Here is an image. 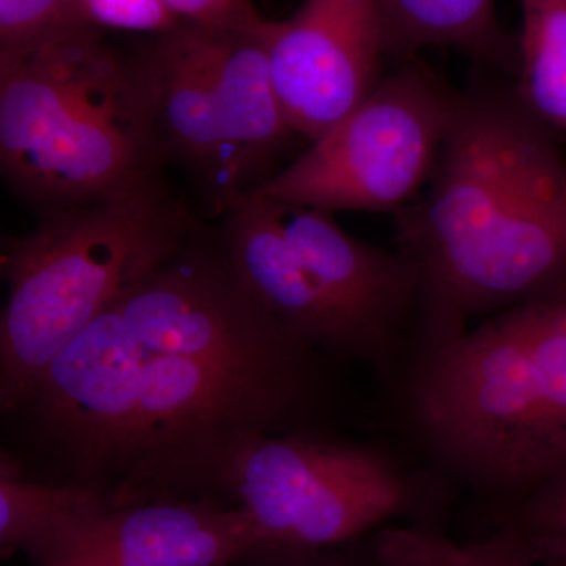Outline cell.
<instances>
[{
	"label": "cell",
	"mask_w": 566,
	"mask_h": 566,
	"mask_svg": "<svg viewBox=\"0 0 566 566\" xmlns=\"http://www.w3.org/2000/svg\"><path fill=\"white\" fill-rule=\"evenodd\" d=\"M211 499L243 510L273 549H327L390 521L446 528L460 490L408 449L337 431L197 436L151 458L117 491L120 505Z\"/></svg>",
	"instance_id": "cell-4"
},
{
	"label": "cell",
	"mask_w": 566,
	"mask_h": 566,
	"mask_svg": "<svg viewBox=\"0 0 566 566\" xmlns=\"http://www.w3.org/2000/svg\"><path fill=\"white\" fill-rule=\"evenodd\" d=\"M0 169L39 211L163 181L134 55L87 24L0 51Z\"/></svg>",
	"instance_id": "cell-5"
},
{
	"label": "cell",
	"mask_w": 566,
	"mask_h": 566,
	"mask_svg": "<svg viewBox=\"0 0 566 566\" xmlns=\"http://www.w3.org/2000/svg\"><path fill=\"white\" fill-rule=\"evenodd\" d=\"M268 55L286 122L311 144L386 76L375 0H304L292 18L271 22Z\"/></svg>",
	"instance_id": "cell-11"
},
{
	"label": "cell",
	"mask_w": 566,
	"mask_h": 566,
	"mask_svg": "<svg viewBox=\"0 0 566 566\" xmlns=\"http://www.w3.org/2000/svg\"><path fill=\"white\" fill-rule=\"evenodd\" d=\"M268 202L296 260L305 314L333 335L345 363L364 364L386 387L415 340V268L400 252L346 233L333 212Z\"/></svg>",
	"instance_id": "cell-9"
},
{
	"label": "cell",
	"mask_w": 566,
	"mask_h": 566,
	"mask_svg": "<svg viewBox=\"0 0 566 566\" xmlns=\"http://www.w3.org/2000/svg\"><path fill=\"white\" fill-rule=\"evenodd\" d=\"M458 98L460 91L417 59L400 63L253 196L333 214H395L433 177Z\"/></svg>",
	"instance_id": "cell-8"
},
{
	"label": "cell",
	"mask_w": 566,
	"mask_h": 566,
	"mask_svg": "<svg viewBox=\"0 0 566 566\" xmlns=\"http://www.w3.org/2000/svg\"><path fill=\"white\" fill-rule=\"evenodd\" d=\"M382 389L405 447L499 515L566 463V290L412 348Z\"/></svg>",
	"instance_id": "cell-3"
},
{
	"label": "cell",
	"mask_w": 566,
	"mask_h": 566,
	"mask_svg": "<svg viewBox=\"0 0 566 566\" xmlns=\"http://www.w3.org/2000/svg\"><path fill=\"white\" fill-rule=\"evenodd\" d=\"M180 21L208 28L263 33L270 28L252 0H161Z\"/></svg>",
	"instance_id": "cell-20"
},
{
	"label": "cell",
	"mask_w": 566,
	"mask_h": 566,
	"mask_svg": "<svg viewBox=\"0 0 566 566\" xmlns=\"http://www.w3.org/2000/svg\"><path fill=\"white\" fill-rule=\"evenodd\" d=\"M82 24L74 0H0V51L20 50Z\"/></svg>",
	"instance_id": "cell-18"
},
{
	"label": "cell",
	"mask_w": 566,
	"mask_h": 566,
	"mask_svg": "<svg viewBox=\"0 0 566 566\" xmlns=\"http://www.w3.org/2000/svg\"><path fill=\"white\" fill-rule=\"evenodd\" d=\"M2 241L9 297L0 316V408L25 400L52 360L102 312L189 243L202 227L166 181L39 211Z\"/></svg>",
	"instance_id": "cell-6"
},
{
	"label": "cell",
	"mask_w": 566,
	"mask_h": 566,
	"mask_svg": "<svg viewBox=\"0 0 566 566\" xmlns=\"http://www.w3.org/2000/svg\"><path fill=\"white\" fill-rule=\"evenodd\" d=\"M539 566H566V558L549 557L545 558Z\"/></svg>",
	"instance_id": "cell-22"
},
{
	"label": "cell",
	"mask_w": 566,
	"mask_h": 566,
	"mask_svg": "<svg viewBox=\"0 0 566 566\" xmlns=\"http://www.w3.org/2000/svg\"><path fill=\"white\" fill-rule=\"evenodd\" d=\"M107 509L109 499L91 488L0 476V554L22 553L36 566L71 523Z\"/></svg>",
	"instance_id": "cell-14"
},
{
	"label": "cell",
	"mask_w": 566,
	"mask_h": 566,
	"mask_svg": "<svg viewBox=\"0 0 566 566\" xmlns=\"http://www.w3.org/2000/svg\"><path fill=\"white\" fill-rule=\"evenodd\" d=\"M562 137L521 102L513 77L479 69L460 92L423 199L394 214L395 251L419 279L411 349L566 290Z\"/></svg>",
	"instance_id": "cell-1"
},
{
	"label": "cell",
	"mask_w": 566,
	"mask_h": 566,
	"mask_svg": "<svg viewBox=\"0 0 566 566\" xmlns=\"http://www.w3.org/2000/svg\"><path fill=\"white\" fill-rule=\"evenodd\" d=\"M240 566H385L374 535L327 549H270Z\"/></svg>",
	"instance_id": "cell-21"
},
{
	"label": "cell",
	"mask_w": 566,
	"mask_h": 566,
	"mask_svg": "<svg viewBox=\"0 0 566 566\" xmlns=\"http://www.w3.org/2000/svg\"><path fill=\"white\" fill-rule=\"evenodd\" d=\"M114 304L145 348L340 401L333 360L260 303L218 233L200 230Z\"/></svg>",
	"instance_id": "cell-7"
},
{
	"label": "cell",
	"mask_w": 566,
	"mask_h": 566,
	"mask_svg": "<svg viewBox=\"0 0 566 566\" xmlns=\"http://www.w3.org/2000/svg\"><path fill=\"white\" fill-rule=\"evenodd\" d=\"M134 59L163 166L181 170L210 214L245 202L212 65L211 28L181 21Z\"/></svg>",
	"instance_id": "cell-10"
},
{
	"label": "cell",
	"mask_w": 566,
	"mask_h": 566,
	"mask_svg": "<svg viewBox=\"0 0 566 566\" xmlns=\"http://www.w3.org/2000/svg\"><path fill=\"white\" fill-rule=\"evenodd\" d=\"M270 549L243 510L159 499L80 517L36 566H240Z\"/></svg>",
	"instance_id": "cell-12"
},
{
	"label": "cell",
	"mask_w": 566,
	"mask_h": 566,
	"mask_svg": "<svg viewBox=\"0 0 566 566\" xmlns=\"http://www.w3.org/2000/svg\"><path fill=\"white\" fill-rule=\"evenodd\" d=\"M340 408L331 398L145 348L112 304L7 412L21 439L7 450L31 479L91 488L111 501L142 464L197 436L337 431Z\"/></svg>",
	"instance_id": "cell-2"
},
{
	"label": "cell",
	"mask_w": 566,
	"mask_h": 566,
	"mask_svg": "<svg viewBox=\"0 0 566 566\" xmlns=\"http://www.w3.org/2000/svg\"><path fill=\"white\" fill-rule=\"evenodd\" d=\"M515 88L543 123L566 136V0H521Z\"/></svg>",
	"instance_id": "cell-15"
},
{
	"label": "cell",
	"mask_w": 566,
	"mask_h": 566,
	"mask_svg": "<svg viewBox=\"0 0 566 566\" xmlns=\"http://www.w3.org/2000/svg\"><path fill=\"white\" fill-rule=\"evenodd\" d=\"M501 523L520 528L535 547L539 560L566 558V463L526 497L491 517V526Z\"/></svg>",
	"instance_id": "cell-17"
},
{
	"label": "cell",
	"mask_w": 566,
	"mask_h": 566,
	"mask_svg": "<svg viewBox=\"0 0 566 566\" xmlns=\"http://www.w3.org/2000/svg\"><path fill=\"white\" fill-rule=\"evenodd\" d=\"M387 59L415 61L428 48H455L476 63L515 80L517 36L495 14L494 0H375Z\"/></svg>",
	"instance_id": "cell-13"
},
{
	"label": "cell",
	"mask_w": 566,
	"mask_h": 566,
	"mask_svg": "<svg viewBox=\"0 0 566 566\" xmlns=\"http://www.w3.org/2000/svg\"><path fill=\"white\" fill-rule=\"evenodd\" d=\"M85 24L117 31L159 35L177 28L180 20L161 0H74Z\"/></svg>",
	"instance_id": "cell-19"
},
{
	"label": "cell",
	"mask_w": 566,
	"mask_h": 566,
	"mask_svg": "<svg viewBox=\"0 0 566 566\" xmlns=\"http://www.w3.org/2000/svg\"><path fill=\"white\" fill-rule=\"evenodd\" d=\"M385 566H539L527 536L510 523L495 524L472 542H457L447 528L398 526L374 534Z\"/></svg>",
	"instance_id": "cell-16"
}]
</instances>
